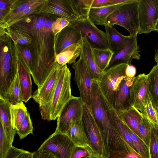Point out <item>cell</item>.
<instances>
[{
  "label": "cell",
  "mask_w": 158,
  "mask_h": 158,
  "mask_svg": "<svg viewBox=\"0 0 158 158\" xmlns=\"http://www.w3.org/2000/svg\"><path fill=\"white\" fill-rule=\"evenodd\" d=\"M81 119L89 146L97 154L108 158L104 140L94 117L91 106L84 104Z\"/></svg>",
  "instance_id": "obj_7"
},
{
  "label": "cell",
  "mask_w": 158,
  "mask_h": 158,
  "mask_svg": "<svg viewBox=\"0 0 158 158\" xmlns=\"http://www.w3.org/2000/svg\"><path fill=\"white\" fill-rule=\"evenodd\" d=\"M48 1L37 0L36 2L26 7L19 14L8 19L3 23L0 24V30H5L6 28L10 27L31 15L41 14Z\"/></svg>",
  "instance_id": "obj_19"
},
{
  "label": "cell",
  "mask_w": 158,
  "mask_h": 158,
  "mask_svg": "<svg viewBox=\"0 0 158 158\" xmlns=\"http://www.w3.org/2000/svg\"><path fill=\"white\" fill-rule=\"evenodd\" d=\"M10 110L12 124L16 132L28 112L23 102L15 105L11 104Z\"/></svg>",
  "instance_id": "obj_30"
},
{
  "label": "cell",
  "mask_w": 158,
  "mask_h": 158,
  "mask_svg": "<svg viewBox=\"0 0 158 158\" xmlns=\"http://www.w3.org/2000/svg\"><path fill=\"white\" fill-rule=\"evenodd\" d=\"M70 24V22L67 19L60 18L55 20L53 22L51 29L54 34L56 35L65 27Z\"/></svg>",
  "instance_id": "obj_44"
},
{
  "label": "cell",
  "mask_w": 158,
  "mask_h": 158,
  "mask_svg": "<svg viewBox=\"0 0 158 158\" xmlns=\"http://www.w3.org/2000/svg\"><path fill=\"white\" fill-rule=\"evenodd\" d=\"M76 145L66 134L55 131L44 141L37 150L50 154L55 158H70Z\"/></svg>",
  "instance_id": "obj_8"
},
{
  "label": "cell",
  "mask_w": 158,
  "mask_h": 158,
  "mask_svg": "<svg viewBox=\"0 0 158 158\" xmlns=\"http://www.w3.org/2000/svg\"><path fill=\"white\" fill-rule=\"evenodd\" d=\"M107 35L109 48L114 52L122 49L131 38L124 35L114 28V26H104Z\"/></svg>",
  "instance_id": "obj_24"
},
{
  "label": "cell",
  "mask_w": 158,
  "mask_h": 158,
  "mask_svg": "<svg viewBox=\"0 0 158 158\" xmlns=\"http://www.w3.org/2000/svg\"><path fill=\"white\" fill-rule=\"evenodd\" d=\"M12 146L5 131L2 122L0 121V158H4Z\"/></svg>",
  "instance_id": "obj_39"
},
{
  "label": "cell",
  "mask_w": 158,
  "mask_h": 158,
  "mask_svg": "<svg viewBox=\"0 0 158 158\" xmlns=\"http://www.w3.org/2000/svg\"><path fill=\"white\" fill-rule=\"evenodd\" d=\"M12 40L19 58L27 67L31 75L33 70L34 58L32 50L30 44H20Z\"/></svg>",
  "instance_id": "obj_29"
},
{
  "label": "cell",
  "mask_w": 158,
  "mask_h": 158,
  "mask_svg": "<svg viewBox=\"0 0 158 158\" xmlns=\"http://www.w3.org/2000/svg\"><path fill=\"white\" fill-rule=\"evenodd\" d=\"M145 102L147 118L153 125L158 126V111L153 104L148 91Z\"/></svg>",
  "instance_id": "obj_37"
},
{
  "label": "cell",
  "mask_w": 158,
  "mask_h": 158,
  "mask_svg": "<svg viewBox=\"0 0 158 158\" xmlns=\"http://www.w3.org/2000/svg\"><path fill=\"white\" fill-rule=\"evenodd\" d=\"M71 73L66 64L60 65L51 100L48 105L40 111L42 119L48 121L55 120L65 105L73 97L71 93Z\"/></svg>",
  "instance_id": "obj_4"
},
{
  "label": "cell",
  "mask_w": 158,
  "mask_h": 158,
  "mask_svg": "<svg viewBox=\"0 0 158 158\" xmlns=\"http://www.w3.org/2000/svg\"><path fill=\"white\" fill-rule=\"evenodd\" d=\"M33 127L29 113L21 124L19 130L16 132L19 136V139L25 138L29 134H33Z\"/></svg>",
  "instance_id": "obj_40"
},
{
  "label": "cell",
  "mask_w": 158,
  "mask_h": 158,
  "mask_svg": "<svg viewBox=\"0 0 158 158\" xmlns=\"http://www.w3.org/2000/svg\"><path fill=\"white\" fill-rule=\"evenodd\" d=\"M152 125L148 119L143 116L139 125V129L142 139L148 149Z\"/></svg>",
  "instance_id": "obj_38"
},
{
  "label": "cell",
  "mask_w": 158,
  "mask_h": 158,
  "mask_svg": "<svg viewBox=\"0 0 158 158\" xmlns=\"http://www.w3.org/2000/svg\"><path fill=\"white\" fill-rule=\"evenodd\" d=\"M6 33L8 34L16 43L20 44L29 45L31 41L30 36L27 33L19 30L7 27Z\"/></svg>",
  "instance_id": "obj_35"
},
{
  "label": "cell",
  "mask_w": 158,
  "mask_h": 158,
  "mask_svg": "<svg viewBox=\"0 0 158 158\" xmlns=\"http://www.w3.org/2000/svg\"><path fill=\"white\" fill-rule=\"evenodd\" d=\"M135 77H126L122 80L114 95L112 106L118 114L132 107L130 102L131 87Z\"/></svg>",
  "instance_id": "obj_17"
},
{
  "label": "cell",
  "mask_w": 158,
  "mask_h": 158,
  "mask_svg": "<svg viewBox=\"0 0 158 158\" xmlns=\"http://www.w3.org/2000/svg\"><path fill=\"white\" fill-rule=\"evenodd\" d=\"M93 53L97 66L101 70L104 71L109 65L114 52L109 48L103 49L93 48Z\"/></svg>",
  "instance_id": "obj_31"
},
{
  "label": "cell",
  "mask_w": 158,
  "mask_h": 158,
  "mask_svg": "<svg viewBox=\"0 0 158 158\" xmlns=\"http://www.w3.org/2000/svg\"><path fill=\"white\" fill-rule=\"evenodd\" d=\"M72 67L74 71V79L78 87L80 97L84 104L91 106L92 87L95 80L81 56L73 64Z\"/></svg>",
  "instance_id": "obj_11"
},
{
  "label": "cell",
  "mask_w": 158,
  "mask_h": 158,
  "mask_svg": "<svg viewBox=\"0 0 158 158\" xmlns=\"http://www.w3.org/2000/svg\"><path fill=\"white\" fill-rule=\"evenodd\" d=\"M86 158H106L103 156H100L96 153L92 154L90 156Z\"/></svg>",
  "instance_id": "obj_50"
},
{
  "label": "cell",
  "mask_w": 158,
  "mask_h": 158,
  "mask_svg": "<svg viewBox=\"0 0 158 158\" xmlns=\"http://www.w3.org/2000/svg\"><path fill=\"white\" fill-rule=\"evenodd\" d=\"M0 36V97L5 98L18 72V55L10 37Z\"/></svg>",
  "instance_id": "obj_3"
},
{
  "label": "cell",
  "mask_w": 158,
  "mask_h": 158,
  "mask_svg": "<svg viewBox=\"0 0 158 158\" xmlns=\"http://www.w3.org/2000/svg\"><path fill=\"white\" fill-rule=\"evenodd\" d=\"M5 98L13 105L23 102L22 93L18 72L10 86Z\"/></svg>",
  "instance_id": "obj_32"
},
{
  "label": "cell",
  "mask_w": 158,
  "mask_h": 158,
  "mask_svg": "<svg viewBox=\"0 0 158 158\" xmlns=\"http://www.w3.org/2000/svg\"><path fill=\"white\" fill-rule=\"evenodd\" d=\"M33 153L32 152H30L27 155L26 158H32Z\"/></svg>",
  "instance_id": "obj_53"
},
{
  "label": "cell",
  "mask_w": 158,
  "mask_h": 158,
  "mask_svg": "<svg viewBox=\"0 0 158 158\" xmlns=\"http://www.w3.org/2000/svg\"><path fill=\"white\" fill-rule=\"evenodd\" d=\"M60 65L57 63L41 86L34 92L32 98L37 103L40 111L46 107L50 102L58 77Z\"/></svg>",
  "instance_id": "obj_14"
},
{
  "label": "cell",
  "mask_w": 158,
  "mask_h": 158,
  "mask_svg": "<svg viewBox=\"0 0 158 158\" xmlns=\"http://www.w3.org/2000/svg\"><path fill=\"white\" fill-rule=\"evenodd\" d=\"M110 106V104L102 93L95 80L92 87L91 107L95 120L102 135L107 154L110 150L131 151L133 149L118 131Z\"/></svg>",
  "instance_id": "obj_2"
},
{
  "label": "cell",
  "mask_w": 158,
  "mask_h": 158,
  "mask_svg": "<svg viewBox=\"0 0 158 158\" xmlns=\"http://www.w3.org/2000/svg\"><path fill=\"white\" fill-rule=\"evenodd\" d=\"M108 154V158H143L134 150L130 151L110 150Z\"/></svg>",
  "instance_id": "obj_42"
},
{
  "label": "cell",
  "mask_w": 158,
  "mask_h": 158,
  "mask_svg": "<svg viewBox=\"0 0 158 158\" xmlns=\"http://www.w3.org/2000/svg\"><path fill=\"white\" fill-rule=\"evenodd\" d=\"M55 20L41 13L31 15L9 27L26 32L31 37L30 45L34 58L31 75L38 88L41 86L56 63L55 35L51 29Z\"/></svg>",
  "instance_id": "obj_1"
},
{
  "label": "cell",
  "mask_w": 158,
  "mask_h": 158,
  "mask_svg": "<svg viewBox=\"0 0 158 158\" xmlns=\"http://www.w3.org/2000/svg\"><path fill=\"white\" fill-rule=\"evenodd\" d=\"M32 153V158H55L53 155L42 151L37 150Z\"/></svg>",
  "instance_id": "obj_47"
},
{
  "label": "cell",
  "mask_w": 158,
  "mask_h": 158,
  "mask_svg": "<svg viewBox=\"0 0 158 158\" xmlns=\"http://www.w3.org/2000/svg\"><path fill=\"white\" fill-rule=\"evenodd\" d=\"M155 129V131L156 132V133L157 135L158 138V126L157 125H153Z\"/></svg>",
  "instance_id": "obj_52"
},
{
  "label": "cell",
  "mask_w": 158,
  "mask_h": 158,
  "mask_svg": "<svg viewBox=\"0 0 158 158\" xmlns=\"http://www.w3.org/2000/svg\"><path fill=\"white\" fill-rule=\"evenodd\" d=\"M122 4H123L91 8L89 11L88 18L95 24L104 26H107L106 20L108 17Z\"/></svg>",
  "instance_id": "obj_25"
},
{
  "label": "cell",
  "mask_w": 158,
  "mask_h": 158,
  "mask_svg": "<svg viewBox=\"0 0 158 158\" xmlns=\"http://www.w3.org/2000/svg\"><path fill=\"white\" fill-rule=\"evenodd\" d=\"M154 60L157 64H158V43H157V49L156 50H155Z\"/></svg>",
  "instance_id": "obj_51"
},
{
  "label": "cell",
  "mask_w": 158,
  "mask_h": 158,
  "mask_svg": "<svg viewBox=\"0 0 158 158\" xmlns=\"http://www.w3.org/2000/svg\"><path fill=\"white\" fill-rule=\"evenodd\" d=\"M110 109L111 114L115 122L120 134L127 143L136 152L139 153L124 123L119 117L116 111L110 105Z\"/></svg>",
  "instance_id": "obj_33"
},
{
  "label": "cell",
  "mask_w": 158,
  "mask_h": 158,
  "mask_svg": "<svg viewBox=\"0 0 158 158\" xmlns=\"http://www.w3.org/2000/svg\"><path fill=\"white\" fill-rule=\"evenodd\" d=\"M94 153H96L89 146L76 145L73 150L70 158H86Z\"/></svg>",
  "instance_id": "obj_41"
},
{
  "label": "cell",
  "mask_w": 158,
  "mask_h": 158,
  "mask_svg": "<svg viewBox=\"0 0 158 158\" xmlns=\"http://www.w3.org/2000/svg\"><path fill=\"white\" fill-rule=\"evenodd\" d=\"M136 73L135 67L133 65H129L125 70V74L127 77L133 78L135 77Z\"/></svg>",
  "instance_id": "obj_48"
},
{
  "label": "cell",
  "mask_w": 158,
  "mask_h": 158,
  "mask_svg": "<svg viewBox=\"0 0 158 158\" xmlns=\"http://www.w3.org/2000/svg\"><path fill=\"white\" fill-rule=\"evenodd\" d=\"M71 25L80 31L82 38H86L93 48H109L106 32L98 29L88 18L79 19Z\"/></svg>",
  "instance_id": "obj_10"
},
{
  "label": "cell",
  "mask_w": 158,
  "mask_h": 158,
  "mask_svg": "<svg viewBox=\"0 0 158 158\" xmlns=\"http://www.w3.org/2000/svg\"><path fill=\"white\" fill-rule=\"evenodd\" d=\"M18 72L23 102L26 103L32 97L31 74L18 56Z\"/></svg>",
  "instance_id": "obj_21"
},
{
  "label": "cell",
  "mask_w": 158,
  "mask_h": 158,
  "mask_svg": "<svg viewBox=\"0 0 158 158\" xmlns=\"http://www.w3.org/2000/svg\"><path fill=\"white\" fill-rule=\"evenodd\" d=\"M93 0H70L72 7L80 19L88 18Z\"/></svg>",
  "instance_id": "obj_34"
},
{
  "label": "cell",
  "mask_w": 158,
  "mask_h": 158,
  "mask_svg": "<svg viewBox=\"0 0 158 158\" xmlns=\"http://www.w3.org/2000/svg\"><path fill=\"white\" fill-rule=\"evenodd\" d=\"M84 104L80 97L73 96L64 106L57 118L55 131L66 134L73 122L81 119Z\"/></svg>",
  "instance_id": "obj_9"
},
{
  "label": "cell",
  "mask_w": 158,
  "mask_h": 158,
  "mask_svg": "<svg viewBox=\"0 0 158 158\" xmlns=\"http://www.w3.org/2000/svg\"><path fill=\"white\" fill-rule=\"evenodd\" d=\"M139 0L122 4L107 17V25H119L127 30L129 36L137 35L139 31Z\"/></svg>",
  "instance_id": "obj_5"
},
{
  "label": "cell",
  "mask_w": 158,
  "mask_h": 158,
  "mask_svg": "<svg viewBox=\"0 0 158 158\" xmlns=\"http://www.w3.org/2000/svg\"><path fill=\"white\" fill-rule=\"evenodd\" d=\"M118 115L123 122L142 140L139 132V127L143 117V114L132 106L129 109L118 114Z\"/></svg>",
  "instance_id": "obj_23"
},
{
  "label": "cell",
  "mask_w": 158,
  "mask_h": 158,
  "mask_svg": "<svg viewBox=\"0 0 158 158\" xmlns=\"http://www.w3.org/2000/svg\"><path fill=\"white\" fill-rule=\"evenodd\" d=\"M66 134L76 145L89 146L82 119L73 122Z\"/></svg>",
  "instance_id": "obj_27"
},
{
  "label": "cell",
  "mask_w": 158,
  "mask_h": 158,
  "mask_svg": "<svg viewBox=\"0 0 158 158\" xmlns=\"http://www.w3.org/2000/svg\"><path fill=\"white\" fill-rule=\"evenodd\" d=\"M139 31L138 34H148L155 31L158 12L155 0H139Z\"/></svg>",
  "instance_id": "obj_12"
},
{
  "label": "cell",
  "mask_w": 158,
  "mask_h": 158,
  "mask_svg": "<svg viewBox=\"0 0 158 158\" xmlns=\"http://www.w3.org/2000/svg\"><path fill=\"white\" fill-rule=\"evenodd\" d=\"M149 151L150 158H158V138L155 128L152 124L151 131Z\"/></svg>",
  "instance_id": "obj_43"
},
{
  "label": "cell",
  "mask_w": 158,
  "mask_h": 158,
  "mask_svg": "<svg viewBox=\"0 0 158 158\" xmlns=\"http://www.w3.org/2000/svg\"><path fill=\"white\" fill-rule=\"evenodd\" d=\"M81 49V42L72 44L56 55L55 62L62 66L67 63L73 64L77 57L80 55Z\"/></svg>",
  "instance_id": "obj_26"
},
{
  "label": "cell",
  "mask_w": 158,
  "mask_h": 158,
  "mask_svg": "<svg viewBox=\"0 0 158 158\" xmlns=\"http://www.w3.org/2000/svg\"><path fill=\"white\" fill-rule=\"evenodd\" d=\"M129 65L123 63L114 65L105 70L96 81L102 93L112 106L117 88L122 80L127 77L125 70Z\"/></svg>",
  "instance_id": "obj_6"
},
{
  "label": "cell",
  "mask_w": 158,
  "mask_h": 158,
  "mask_svg": "<svg viewBox=\"0 0 158 158\" xmlns=\"http://www.w3.org/2000/svg\"><path fill=\"white\" fill-rule=\"evenodd\" d=\"M139 46L137 44V35L131 37L122 49L114 52L106 69L121 64L126 63L130 65L133 59L139 60L141 56L139 54Z\"/></svg>",
  "instance_id": "obj_16"
},
{
  "label": "cell",
  "mask_w": 158,
  "mask_h": 158,
  "mask_svg": "<svg viewBox=\"0 0 158 158\" xmlns=\"http://www.w3.org/2000/svg\"><path fill=\"white\" fill-rule=\"evenodd\" d=\"M109 1L110 0H93L91 8L108 6Z\"/></svg>",
  "instance_id": "obj_49"
},
{
  "label": "cell",
  "mask_w": 158,
  "mask_h": 158,
  "mask_svg": "<svg viewBox=\"0 0 158 158\" xmlns=\"http://www.w3.org/2000/svg\"><path fill=\"white\" fill-rule=\"evenodd\" d=\"M10 104L7 99L0 97V121L2 123L7 137L12 144L16 132L11 123L10 110Z\"/></svg>",
  "instance_id": "obj_22"
},
{
  "label": "cell",
  "mask_w": 158,
  "mask_h": 158,
  "mask_svg": "<svg viewBox=\"0 0 158 158\" xmlns=\"http://www.w3.org/2000/svg\"><path fill=\"white\" fill-rule=\"evenodd\" d=\"M124 123L139 154L143 158H150L149 149L146 144L127 124Z\"/></svg>",
  "instance_id": "obj_36"
},
{
  "label": "cell",
  "mask_w": 158,
  "mask_h": 158,
  "mask_svg": "<svg viewBox=\"0 0 158 158\" xmlns=\"http://www.w3.org/2000/svg\"><path fill=\"white\" fill-rule=\"evenodd\" d=\"M30 152L12 146L4 158H26Z\"/></svg>",
  "instance_id": "obj_45"
},
{
  "label": "cell",
  "mask_w": 158,
  "mask_h": 158,
  "mask_svg": "<svg viewBox=\"0 0 158 158\" xmlns=\"http://www.w3.org/2000/svg\"><path fill=\"white\" fill-rule=\"evenodd\" d=\"M81 52L80 56L83 58L90 73L97 81L103 73L97 66L94 56L93 48L89 43L86 38H82L81 41Z\"/></svg>",
  "instance_id": "obj_20"
},
{
  "label": "cell",
  "mask_w": 158,
  "mask_h": 158,
  "mask_svg": "<svg viewBox=\"0 0 158 158\" xmlns=\"http://www.w3.org/2000/svg\"><path fill=\"white\" fill-rule=\"evenodd\" d=\"M148 76L145 73L140 74L135 77L130 90V99L134 106L147 118L145 101L148 93Z\"/></svg>",
  "instance_id": "obj_15"
},
{
  "label": "cell",
  "mask_w": 158,
  "mask_h": 158,
  "mask_svg": "<svg viewBox=\"0 0 158 158\" xmlns=\"http://www.w3.org/2000/svg\"><path fill=\"white\" fill-rule=\"evenodd\" d=\"M16 0H0V20L11 10Z\"/></svg>",
  "instance_id": "obj_46"
},
{
  "label": "cell",
  "mask_w": 158,
  "mask_h": 158,
  "mask_svg": "<svg viewBox=\"0 0 158 158\" xmlns=\"http://www.w3.org/2000/svg\"><path fill=\"white\" fill-rule=\"evenodd\" d=\"M148 90L152 103L158 111V64L147 74Z\"/></svg>",
  "instance_id": "obj_28"
},
{
  "label": "cell",
  "mask_w": 158,
  "mask_h": 158,
  "mask_svg": "<svg viewBox=\"0 0 158 158\" xmlns=\"http://www.w3.org/2000/svg\"><path fill=\"white\" fill-rule=\"evenodd\" d=\"M155 31H156L158 33V20L156 27V29Z\"/></svg>",
  "instance_id": "obj_54"
},
{
  "label": "cell",
  "mask_w": 158,
  "mask_h": 158,
  "mask_svg": "<svg viewBox=\"0 0 158 158\" xmlns=\"http://www.w3.org/2000/svg\"><path fill=\"white\" fill-rule=\"evenodd\" d=\"M155 2L156 4V7L158 12V0H155Z\"/></svg>",
  "instance_id": "obj_55"
},
{
  "label": "cell",
  "mask_w": 158,
  "mask_h": 158,
  "mask_svg": "<svg viewBox=\"0 0 158 158\" xmlns=\"http://www.w3.org/2000/svg\"><path fill=\"white\" fill-rule=\"evenodd\" d=\"M41 13L54 20L65 18L70 22V25L80 19L73 9L70 0H48Z\"/></svg>",
  "instance_id": "obj_13"
},
{
  "label": "cell",
  "mask_w": 158,
  "mask_h": 158,
  "mask_svg": "<svg viewBox=\"0 0 158 158\" xmlns=\"http://www.w3.org/2000/svg\"><path fill=\"white\" fill-rule=\"evenodd\" d=\"M82 36L80 31L71 25L68 26L55 35L56 55L70 45L81 42Z\"/></svg>",
  "instance_id": "obj_18"
}]
</instances>
